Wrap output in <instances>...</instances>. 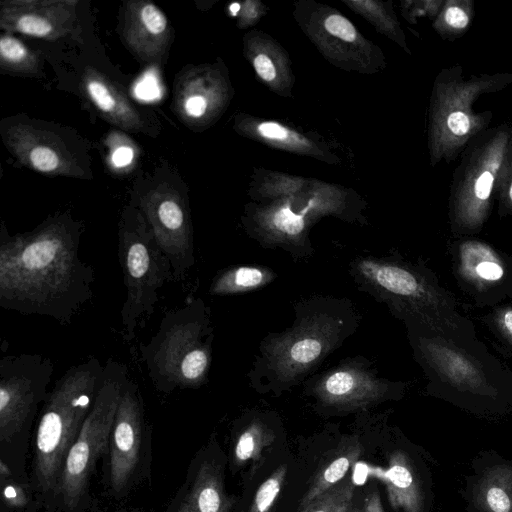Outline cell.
<instances>
[{"label":"cell","instance_id":"ba28073f","mask_svg":"<svg viewBox=\"0 0 512 512\" xmlns=\"http://www.w3.org/2000/svg\"><path fill=\"white\" fill-rule=\"evenodd\" d=\"M118 256L126 297L120 311L122 335L131 342L152 316L159 290L175 281L170 261L157 244L140 211L125 213L118 233Z\"/></svg>","mask_w":512,"mask_h":512},{"label":"cell","instance_id":"d590c367","mask_svg":"<svg viewBox=\"0 0 512 512\" xmlns=\"http://www.w3.org/2000/svg\"><path fill=\"white\" fill-rule=\"evenodd\" d=\"M447 125L449 130L457 136H463L467 134L470 129L469 118L465 113L461 111L451 113L447 118Z\"/></svg>","mask_w":512,"mask_h":512},{"label":"cell","instance_id":"d4e9b609","mask_svg":"<svg viewBox=\"0 0 512 512\" xmlns=\"http://www.w3.org/2000/svg\"><path fill=\"white\" fill-rule=\"evenodd\" d=\"M235 129L246 137L275 148L316 157L330 163L338 162L336 157L317 142L275 121H258L242 117L237 119Z\"/></svg>","mask_w":512,"mask_h":512},{"label":"cell","instance_id":"f35d334b","mask_svg":"<svg viewBox=\"0 0 512 512\" xmlns=\"http://www.w3.org/2000/svg\"><path fill=\"white\" fill-rule=\"evenodd\" d=\"M133 157V152L129 147H119L115 150L113 154V162L117 166H125L127 165Z\"/></svg>","mask_w":512,"mask_h":512},{"label":"cell","instance_id":"e575fe53","mask_svg":"<svg viewBox=\"0 0 512 512\" xmlns=\"http://www.w3.org/2000/svg\"><path fill=\"white\" fill-rule=\"evenodd\" d=\"M260 6L261 3L259 2H244L238 13L240 16L239 24H241L242 27H246L248 25H252L254 21L258 20L262 15Z\"/></svg>","mask_w":512,"mask_h":512},{"label":"cell","instance_id":"7bdbcfd3","mask_svg":"<svg viewBox=\"0 0 512 512\" xmlns=\"http://www.w3.org/2000/svg\"><path fill=\"white\" fill-rule=\"evenodd\" d=\"M509 196H510V200L512 201V184H511V187H510Z\"/></svg>","mask_w":512,"mask_h":512},{"label":"cell","instance_id":"44dd1931","mask_svg":"<svg viewBox=\"0 0 512 512\" xmlns=\"http://www.w3.org/2000/svg\"><path fill=\"white\" fill-rule=\"evenodd\" d=\"M386 489L395 511L429 512L432 505V480L429 470L413 454L394 450L386 471Z\"/></svg>","mask_w":512,"mask_h":512},{"label":"cell","instance_id":"ab89813d","mask_svg":"<svg viewBox=\"0 0 512 512\" xmlns=\"http://www.w3.org/2000/svg\"><path fill=\"white\" fill-rule=\"evenodd\" d=\"M362 512H384L380 497L376 492L366 498Z\"/></svg>","mask_w":512,"mask_h":512},{"label":"cell","instance_id":"f1b7e54d","mask_svg":"<svg viewBox=\"0 0 512 512\" xmlns=\"http://www.w3.org/2000/svg\"><path fill=\"white\" fill-rule=\"evenodd\" d=\"M272 278V274L259 267L241 266L229 269L217 276L211 285L210 293L226 295L256 289Z\"/></svg>","mask_w":512,"mask_h":512},{"label":"cell","instance_id":"7c38bea8","mask_svg":"<svg viewBox=\"0 0 512 512\" xmlns=\"http://www.w3.org/2000/svg\"><path fill=\"white\" fill-rule=\"evenodd\" d=\"M139 211L171 263L174 279L194 264L193 227L184 198L173 188L158 187L141 200Z\"/></svg>","mask_w":512,"mask_h":512},{"label":"cell","instance_id":"8fae6325","mask_svg":"<svg viewBox=\"0 0 512 512\" xmlns=\"http://www.w3.org/2000/svg\"><path fill=\"white\" fill-rule=\"evenodd\" d=\"M448 252L457 286L475 307L512 301V256L471 238L451 242Z\"/></svg>","mask_w":512,"mask_h":512},{"label":"cell","instance_id":"603a6c76","mask_svg":"<svg viewBox=\"0 0 512 512\" xmlns=\"http://www.w3.org/2000/svg\"><path fill=\"white\" fill-rule=\"evenodd\" d=\"M386 389L372 375L344 367L327 374L317 386V394L326 404L357 408L379 399Z\"/></svg>","mask_w":512,"mask_h":512},{"label":"cell","instance_id":"836d02e7","mask_svg":"<svg viewBox=\"0 0 512 512\" xmlns=\"http://www.w3.org/2000/svg\"><path fill=\"white\" fill-rule=\"evenodd\" d=\"M345 3L370 21L379 33L394 39L395 22L384 7V3L376 1H345Z\"/></svg>","mask_w":512,"mask_h":512},{"label":"cell","instance_id":"2e32d148","mask_svg":"<svg viewBox=\"0 0 512 512\" xmlns=\"http://www.w3.org/2000/svg\"><path fill=\"white\" fill-rule=\"evenodd\" d=\"M339 191L332 188L310 193L300 200L297 197L279 199L260 209L255 221L260 232L276 243H298L309 226L320 216L337 211L340 206Z\"/></svg>","mask_w":512,"mask_h":512},{"label":"cell","instance_id":"60d3db41","mask_svg":"<svg viewBox=\"0 0 512 512\" xmlns=\"http://www.w3.org/2000/svg\"><path fill=\"white\" fill-rule=\"evenodd\" d=\"M89 512H103L98 500H96V502L93 504V506L91 507ZM118 512H153V511L150 509L144 508V507H135V508L124 509V510H121Z\"/></svg>","mask_w":512,"mask_h":512},{"label":"cell","instance_id":"f546056e","mask_svg":"<svg viewBox=\"0 0 512 512\" xmlns=\"http://www.w3.org/2000/svg\"><path fill=\"white\" fill-rule=\"evenodd\" d=\"M274 440V435L260 422H253L238 436L233 447V462L235 465L256 460L262 451Z\"/></svg>","mask_w":512,"mask_h":512},{"label":"cell","instance_id":"b9f144b4","mask_svg":"<svg viewBox=\"0 0 512 512\" xmlns=\"http://www.w3.org/2000/svg\"><path fill=\"white\" fill-rule=\"evenodd\" d=\"M348 512H362V509L357 508V507H351Z\"/></svg>","mask_w":512,"mask_h":512},{"label":"cell","instance_id":"9a60e30c","mask_svg":"<svg viewBox=\"0 0 512 512\" xmlns=\"http://www.w3.org/2000/svg\"><path fill=\"white\" fill-rule=\"evenodd\" d=\"M229 88L227 79L214 66L192 67L181 73L175 81V113L189 127H206L227 106Z\"/></svg>","mask_w":512,"mask_h":512},{"label":"cell","instance_id":"4316f807","mask_svg":"<svg viewBox=\"0 0 512 512\" xmlns=\"http://www.w3.org/2000/svg\"><path fill=\"white\" fill-rule=\"evenodd\" d=\"M41 510L30 476L14 472L0 460V512H37Z\"/></svg>","mask_w":512,"mask_h":512},{"label":"cell","instance_id":"9c48e42d","mask_svg":"<svg viewBox=\"0 0 512 512\" xmlns=\"http://www.w3.org/2000/svg\"><path fill=\"white\" fill-rule=\"evenodd\" d=\"M358 270L393 300L402 316L436 328L475 329L473 322L459 312L456 297L440 285L430 269L364 259L358 263Z\"/></svg>","mask_w":512,"mask_h":512},{"label":"cell","instance_id":"1f68e13d","mask_svg":"<svg viewBox=\"0 0 512 512\" xmlns=\"http://www.w3.org/2000/svg\"><path fill=\"white\" fill-rule=\"evenodd\" d=\"M355 486L352 482L336 484L299 512H348Z\"/></svg>","mask_w":512,"mask_h":512},{"label":"cell","instance_id":"3957f363","mask_svg":"<svg viewBox=\"0 0 512 512\" xmlns=\"http://www.w3.org/2000/svg\"><path fill=\"white\" fill-rule=\"evenodd\" d=\"M104 364L96 357L71 366L51 387L33 432L29 476L44 512H52L62 467L97 397Z\"/></svg>","mask_w":512,"mask_h":512},{"label":"cell","instance_id":"cb8c5ba5","mask_svg":"<svg viewBox=\"0 0 512 512\" xmlns=\"http://www.w3.org/2000/svg\"><path fill=\"white\" fill-rule=\"evenodd\" d=\"M245 54L258 78L275 93L290 97L294 83L286 52L269 36L253 31L245 37Z\"/></svg>","mask_w":512,"mask_h":512},{"label":"cell","instance_id":"277c9868","mask_svg":"<svg viewBox=\"0 0 512 512\" xmlns=\"http://www.w3.org/2000/svg\"><path fill=\"white\" fill-rule=\"evenodd\" d=\"M210 328L201 299L167 313L159 329L141 347L155 388L163 393L199 387L210 365Z\"/></svg>","mask_w":512,"mask_h":512},{"label":"cell","instance_id":"30bf717a","mask_svg":"<svg viewBox=\"0 0 512 512\" xmlns=\"http://www.w3.org/2000/svg\"><path fill=\"white\" fill-rule=\"evenodd\" d=\"M305 34L332 64L348 71L376 73L384 67V56L354 24L334 8L301 1L294 11Z\"/></svg>","mask_w":512,"mask_h":512},{"label":"cell","instance_id":"52a82bcc","mask_svg":"<svg viewBox=\"0 0 512 512\" xmlns=\"http://www.w3.org/2000/svg\"><path fill=\"white\" fill-rule=\"evenodd\" d=\"M153 427L138 383L127 378L102 464L103 490L114 502L127 500L152 481Z\"/></svg>","mask_w":512,"mask_h":512},{"label":"cell","instance_id":"83f0119b","mask_svg":"<svg viewBox=\"0 0 512 512\" xmlns=\"http://www.w3.org/2000/svg\"><path fill=\"white\" fill-rule=\"evenodd\" d=\"M0 69L6 73L34 77L40 75L42 61L37 52L18 38L3 33L0 37Z\"/></svg>","mask_w":512,"mask_h":512},{"label":"cell","instance_id":"e0dca14e","mask_svg":"<svg viewBox=\"0 0 512 512\" xmlns=\"http://www.w3.org/2000/svg\"><path fill=\"white\" fill-rule=\"evenodd\" d=\"M75 0H4L0 2V27L46 40L71 34L77 22Z\"/></svg>","mask_w":512,"mask_h":512},{"label":"cell","instance_id":"7a4b0ae2","mask_svg":"<svg viewBox=\"0 0 512 512\" xmlns=\"http://www.w3.org/2000/svg\"><path fill=\"white\" fill-rule=\"evenodd\" d=\"M405 318L430 395L478 417L512 414V370L477 338L475 329L436 328Z\"/></svg>","mask_w":512,"mask_h":512},{"label":"cell","instance_id":"d6a6232c","mask_svg":"<svg viewBox=\"0 0 512 512\" xmlns=\"http://www.w3.org/2000/svg\"><path fill=\"white\" fill-rule=\"evenodd\" d=\"M287 474L286 466H279L259 486L248 512H270L279 496Z\"/></svg>","mask_w":512,"mask_h":512},{"label":"cell","instance_id":"8d00e7d4","mask_svg":"<svg viewBox=\"0 0 512 512\" xmlns=\"http://www.w3.org/2000/svg\"><path fill=\"white\" fill-rule=\"evenodd\" d=\"M493 181L494 176L489 171L483 172L478 177L474 186V194L478 200L484 201L490 197L493 187Z\"/></svg>","mask_w":512,"mask_h":512},{"label":"cell","instance_id":"4fadbf2b","mask_svg":"<svg viewBox=\"0 0 512 512\" xmlns=\"http://www.w3.org/2000/svg\"><path fill=\"white\" fill-rule=\"evenodd\" d=\"M2 139L14 157L28 168L50 176L84 177L79 158L54 130L28 120L2 125Z\"/></svg>","mask_w":512,"mask_h":512},{"label":"cell","instance_id":"ffe728a7","mask_svg":"<svg viewBox=\"0 0 512 512\" xmlns=\"http://www.w3.org/2000/svg\"><path fill=\"white\" fill-rule=\"evenodd\" d=\"M171 34L166 15L153 2L133 0L124 4L121 36L126 47L142 62L158 64L168 48Z\"/></svg>","mask_w":512,"mask_h":512},{"label":"cell","instance_id":"7402d4cb","mask_svg":"<svg viewBox=\"0 0 512 512\" xmlns=\"http://www.w3.org/2000/svg\"><path fill=\"white\" fill-rule=\"evenodd\" d=\"M81 87L96 110L110 123L131 132L145 129L144 118L124 91L100 71L86 67Z\"/></svg>","mask_w":512,"mask_h":512},{"label":"cell","instance_id":"8992f818","mask_svg":"<svg viewBox=\"0 0 512 512\" xmlns=\"http://www.w3.org/2000/svg\"><path fill=\"white\" fill-rule=\"evenodd\" d=\"M53 371L51 359L40 354L0 359V460L22 475H29L28 445L51 390Z\"/></svg>","mask_w":512,"mask_h":512},{"label":"cell","instance_id":"74e56055","mask_svg":"<svg viewBox=\"0 0 512 512\" xmlns=\"http://www.w3.org/2000/svg\"><path fill=\"white\" fill-rule=\"evenodd\" d=\"M446 22L454 28L462 29L467 26L469 18L459 7H449L445 13Z\"/></svg>","mask_w":512,"mask_h":512},{"label":"cell","instance_id":"ac0fdd59","mask_svg":"<svg viewBox=\"0 0 512 512\" xmlns=\"http://www.w3.org/2000/svg\"><path fill=\"white\" fill-rule=\"evenodd\" d=\"M339 320L317 317L298 326L275 343L270 364L282 380H291L308 370L338 340Z\"/></svg>","mask_w":512,"mask_h":512},{"label":"cell","instance_id":"6da1fadb","mask_svg":"<svg viewBox=\"0 0 512 512\" xmlns=\"http://www.w3.org/2000/svg\"><path fill=\"white\" fill-rule=\"evenodd\" d=\"M83 226L70 216L0 238V306L70 324L92 298L94 269L80 257Z\"/></svg>","mask_w":512,"mask_h":512},{"label":"cell","instance_id":"d6986e66","mask_svg":"<svg viewBox=\"0 0 512 512\" xmlns=\"http://www.w3.org/2000/svg\"><path fill=\"white\" fill-rule=\"evenodd\" d=\"M459 490L466 512H512V457L494 449L480 451L471 461Z\"/></svg>","mask_w":512,"mask_h":512},{"label":"cell","instance_id":"484cf974","mask_svg":"<svg viewBox=\"0 0 512 512\" xmlns=\"http://www.w3.org/2000/svg\"><path fill=\"white\" fill-rule=\"evenodd\" d=\"M362 446L357 440H346L331 451L316 472L308 490L299 504V511L338 484L361 454Z\"/></svg>","mask_w":512,"mask_h":512},{"label":"cell","instance_id":"5b68a950","mask_svg":"<svg viewBox=\"0 0 512 512\" xmlns=\"http://www.w3.org/2000/svg\"><path fill=\"white\" fill-rule=\"evenodd\" d=\"M128 377L123 363L109 359L104 364L93 407L65 458L52 512H89L96 502L92 479L107 455L111 427Z\"/></svg>","mask_w":512,"mask_h":512},{"label":"cell","instance_id":"5bb4252c","mask_svg":"<svg viewBox=\"0 0 512 512\" xmlns=\"http://www.w3.org/2000/svg\"><path fill=\"white\" fill-rule=\"evenodd\" d=\"M235 498L227 494L224 465L216 447L209 443L190 461L183 482L165 512H230Z\"/></svg>","mask_w":512,"mask_h":512},{"label":"cell","instance_id":"4dcf8cb0","mask_svg":"<svg viewBox=\"0 0 512 512\" xmlns=\"http://www.w3.org/2000/svg\"><path fill=\"white\" fill-rule=\"evenodd\" d=\"M479 319L493 335L499 351L512 357V301L492 307Z\"/></svg>","mask_w":512,"mask_h":512}]
</instances>
